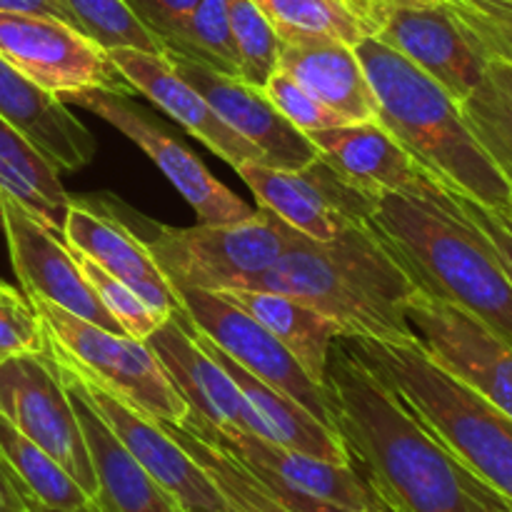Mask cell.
Segmentation results:
<instances>
[{"instance_id": "15", "label": "cell", "mask_w": 512, "mask_h": 512, "mask_svg": "<svg viewBox=\"0 0 512 512\" xmlns=\"http://www.w3.org/2000/svg\"><path fill=\"white\" fill-rule=\"evenodd\" d=\"M235 170L253 190L260 208L318 243H328L343 230L368 223L378 203V198L343 183L320 158L303 170L273 168L260 160L243 163Z\"/></svg>"}, {"instance_id": "9", "label": "cell", "mask_w": 512, "mask_h": 512, "mask_svg": "<svg viewBox=\"0 0 512 512\" xmlns=\"http://www.w3.org/2000/svg\"><path fill=\"white\" fill-rule=\"evenodd\" d=\"M0 55L55 98L85 88L135 93L98 43L53 15L0 10Z\"/></svg>"}, {"instance_id": "7", "label": "cell", "mask_w": 512, "mask_h": 512, "mask_svg": "<svg viewBox=\"0 0 512 512\" xmlns=\"http://www.w3.org/2000/svg\"><path fill=\"white\" fill-rule=\"evenodd\" d=\"M148 233L135 230L148 245L170 288L225 290L245 288L278 263L290 238V225L260 208L253 218L235 225L170 228L150 223Z\"/></svg>"}, {"instance_id": "43", "label": "cell", "mask_w": 512, "mask_h": 512, "mask_svg": "<svg viewBox=\"0 0 512 512\" xmlns=\"http://www.w3.org/2000/svg\"><path fill=\"white\" fill-rule=\"evenodd\" d=\"M0 512H33V498L0 460Z\"/></svg>"}, {"instance_id": "37", "label": "cell", "mask_w": 512, "mask_h": 512, "mask_svg": "<svg viewBox=\"0 0 512 512\" xmlns=\"http://www.w3.org/2000/svg\"><path fill=\"white\" fill-rule=\"evenodd\" d=\"M0 160L10 170H15L30 188L38 190L45 200L68 210L70 195L65 193L63 183H60L58 170L53 168V163L25 135H20L3 118H0Z\"/></svg>"}, {"instance_id": "47", "label": "cell", "mask_w": 512, "mask_h": 512, "mask_svg": "<svg viewBox=\"0 0 512 512\" xmlns=\"http://www.w3.org/2000/svg\"><path fill=\"white\" fill-rule=\"evenodd\" d=\"M370 493H373V490H370ZM370 508H373V512H395L383 498H378L375 493H373V505H370Z\"/></svg>"}, {"instance_id": "36", "label": "cell", "mask_w": 512, "mask_h": 512, "mask_svg": "<svg viewBox=\"0 0 512 512\" xmlns=\"http://www.w3.org/2000/svg\"><path fill=\"white\" fill-rule=\"evenodd\" d=\"M448 5L485 58L512 63V0H450Z\"/></svg>"}, {"instance_id": "50", "label": "cell", "mask_w": 512, "mask_h": 512, "mask_svg": "<svg viewBox=\"0 0 512 512\" xmlns=\"http://www.w3.org/2000/svg\"><path fill=\"white\" fill-rule=\"evenodd\" d=\"M445 3H450V0H445Z\"/></svg>"}, {"instance_id": "38", "label": "cell", "mask_w": 512, "mask_h": 512, "mask_svg": "<svg viewBox=\"0 0 512 512\" xmlns=\"http://www.w3.org/2000/svg\"><path fill=\"white\" fill-rule=\"evenodd\" d=\"M263 93L278 108V113L305 135L323 128H335V125H345V120L338 113H333L328 105L313 98L305 88H300L283 70H275V75L268 80Z\"/></svg>"}, {"instance_id": "22", "label": "cell", "mask_w": 512, "mask_h": 512, "mask_svg": "<svg viewBox=\"0 0 512 512\" xmlns=\"http://www.w3.org/2000/svg\"><path fill=\"white\" fill-rule=\"evenodd\" d=\"M280 38L278 70L328 105L345 123L375 120L378 103L353 45L303 30H275Z\"/></svg>"}, {"instance_id": "32", "label": "cell", "mask_w": 512, "mask_h": 512, "mask_svg": "<svg viewBox=\"0 0 512 512\" xmlns=\"http://www.w3.org/2000/svg\"><path fill=\"white\" fill-rule=\"evenodd\" d=\"M275 30H303L355 45L370 35L368 20L353 0H253Z\"/></svg>"}, {"instance_id": "16", "label": "cell", "mask_w": 512, "mask_h": 512, "mask_svg": "<svg viewBox=\"0 0 512 512\" xmlns=\"http://www.w3.org/2000/svg\"><path fill=\"white\" fill-rule=\"evenodd\" d=\"M0 228L8 240L15 275L28 298L48 300L100 328L123 333L113 315L88 288L63 238L45 228L30 210L8 195H0Z\"/></svg>"}, {"instance_id": "40", "label": "cell", "mask_w": 512, "mask_h": 512, "mask_svg": "<svg viewBox=\"0 0 512 512\" xmlns=\"http://www.w3.org/2000/svg\"><path fill=\"white\" fill-rule=\"evenodd\" d=\"M450 195H453L455 205L465 213V218L488 240L512 283V200L508 205H483L468 195L455 193V190H450Z\"/></svg>"}, {"instance_id": "14", "label": "cell", "mask_w": 512, "mask_h": 512, "mask_svg": "<svg viewBox=\"0 0 512 512\" xmlns=\"http://www.w3.org/2000/svg\"><path fill=\"white\" fill-rule=\"evenodd\" d=\"M68 368V365H65ZM73 370V368H70ZM85 398L103 418L110 433L120 440L135 463L180 505L183 512H230L218 485L190 458L188 450L168 433L160 420L150 418L133 403L120 398L105 385L73 370Z\"/></svg>"}, {"instance_id": "34", "label": "cell", "mask_w": 512, "mask_h": 512, "mask_svg": "<svg viewBox=\"0 0 512 512\" xmlns=\"http://www.w3.org/2000/svg\"><path fill=\"white\" fill-rule=\"evenodd\" d=\"M168 53L198 60L218 73L238 78V53L230 35L225 0H198L185 20L183 33L168 45Z\"/></svg>"}, {"instance_id": "35", "label": "cell", "mask_w": 512, "mask_h": 512, "mask_svg": "<svg viewBox=\"0 0 512 512\" xmlns=\"http://www.w3.org/2000/svg\"><path fill=\"white\" fill-rule=\"evenodd\" d=\"M70 255H73L75 265H78L80 275H83V280L88 283V288L93 290L95 298L100 300V305L113 315L115 323L120 325V330H123L128 338L145 340L160 323H163V320H168L160 318L155 310H150L128 285L120 283L118 278H113L108 270L100 268V265L95 263V260H90L88 255H83L80 250H70Z\"/></svg>"}, {"instance_id": "45", "label": "cell", "mask_w": 512, "mask_h": 512, "mask_svg": "<svg viewBox=\"0 0 512 512\" xmlns=\"http://www.w3.org/2000/svg\"><path fill=\"white\" fill-rule=\"evenodd\" d=\"M33 512H105V510L100 508V505L95 503V500H90L88 505H83V508H78V510H48V508H43V505H38L33 500Z\"/></svg>"}, {"instance_id": "39", "label": "cell", "mask_w": 512, "mask_h": 512, "mask_svg": "<svg viewBox=\"0 0 512 512\" xmlns=\"http://www.w3.org/2000/svg\"><path fill=\"white\" fill-rule=\"evenodd\" d=\"M48 353V335L28 298H0V360L13 355Z\"/></svg>"}, {"instance_id": "29", "label": "cell", "mask_w": 512, "mask_h": 512, "mask_svg": "<svg viewBox=\"0 0 512 512\" xmlns=\"http://www.w3.org/2000/svg\"><path fill=\"white\" fill-rule=\"evenodd\" d=\"M0 460L15 475L25 493L48 510H78L88 505L90 495L55 463L40 445L25 438L0 415Z\"/></svg>"}, {"instance_id": "3", "label": "cell", "mask_w": 512, "mask_h": 512, "mask_svg": "<svg viewBox=\"0 0 512 512\" xmlns=\"http://www.w3.org/2000/svg\"><path fill=\"white\" fill-rule=\"evenodd\" d=\"M245 288L293 295L335 320L350 338L413 343L405 303L418 288L368 223L328 243L290 230L278 263Z\"/></svg>"}, {"instance_id": "31", "label": "cell", "mask_w": 512, "mask_h": 512, "mask_svg": "<svg viewBox=\"0 0 512 512\" xmlns=\"http://www.w3.org/2000/svg\"><path fill=\"white\" fill-rule=\"evenodd\" d=\"M70 20L105 53L135 48L145 53H165L158 35L133 13L128 0H60Z\"/></svg>"}, {"instance_id": "44", "label": "cell", "mask_w": 512, "mask_h": 512, "mask_svg": "<svg viewBox=\"0 0 512 512\" xmlns=\"http://www.w3.org/2000/svg\"><path fill=\"white\" fill-rule=\"evenodd\" d=\"M0 10H20V13H43L53 18L65 20L73 25L68 10L60 5V0H0Z\"/></svg>"}, {"instance_id": "26", "label": "cell", "mask_w": 512, "mask_h": 512, "mask_svg": "<svg viewBox=\"0 0 512 512\" xmlns=\"http://www.w3.org/2000/svg\"><path fill=\"white\" fill-rule=\"evenodd\" d=\"M180 313V310H178ZM183 318V313H180ZM185 323V318H183ZM188 325V323H185ZM188 330L193 333L195 343L230 375L235 385L240 388L243 398L248 400L250 408L255 410L258 415L260 425L265 430V438L275 445H283V448L298 450V453L313 455V458L320 460H330V463H340V465H350V455L345 450L343 440L338 438L330 425H325L323 420L315 418L308 408L293 400L290 395L280 393V390L270 388L268 383L258 380L255 375H250L248 370L240 368L228 353L218 348L213 340L205 338L203 333L193 330L188 325Z\"/></svg>"}, {"instance_id": "49", "label": "cell", "mask_w": 512, "mask_h": 512, "mask_svg": "<svg viewBox=\"0 0 512 512\" xmlns=\"http://www.w3.org/2000/svg\"><path fill=\"white\" fill-rule=\"evenodd\" d=\"M353 3H355V8H358L360 13H363V5H365V0H353ZM363 18H365V15H363Z\"/></svg>"}, {"instance_id": "18", "label": "cell", "mask_w": 512, "mask_h": 512, "mask_svg": "<svg viewBox=\"0 0 512 512\" xmlns=\"http://www.w3.org/2000/svg\"><path fill=\"white\" fill-rule=\"evenodd\" d=\"M178 425L203 438L205 443L233 455L253 475L280 480L288 488L320 500H330L335 505H345V508L370 510L373 505L370 485L353 465L313 458V455L283 448V445H275L253 433H245V430L215 428L193 413H188V418Z\"/></svg>"}, {"instance_id": "23", "label": "cell", "mask_w": 512, "mask_h": 512, "mask_svg": "<svg viewBox=\"0 0 512 512\" xmlns=\"http://www.w3.org/2000/svg\"><path fill=\"white\" fill-rule=\"evenodd\" d=\"M0 118L30 140L58 173L80 170L95 158V138L65 108L0 55Z\"/></svg>"}, {"instance_id": "2", "label": "cell", "mask_w": 512, "mask_h": 512, "mask_svg": "<svg viewBox=\"0 0 512 512\" xmlns=\"http://www.w3.org/2000/svg\"><path fill=\"white\" fill-rule=\"evenodd\" d=\"M368 225L415 288L465 310L512 343V283L453 195L420 170L398 193L380 195Z\"/></svg>"}, {"instance_id": "20", "label": "cell", "mask_w": 512, "mask_h": 512, "mask_svg": "<svg viewBox=\"0 0 512 512\" xmlns=\"http://www.w3.org/2000/svg\"><path fill=\"white\" fill-rule=\"evenodd\" d=\"M145 345L163 365L173 388L183 395L190 413L215 428L245 430L265 438L255 410L230 375L195 343L178 310L145 338Z\"/></svg>"}, {"instance_id": "19", "label": "cell", "mask_w": 512, "mask_h": 512, "mask_svg": "<svg viewBox=\"0 0 512 512\" xmlns=\"http://www.w3.org/2000/svg\"><path fill=\"white\" fill-rule=\"evenodd\" d=\"M63 243L65 248L88 255L113 278L128 285L160 318H170L178 310V298L160 273L148 245L115 213L113 203L103 205L95 198H70Z\"/></svg>"}, {"instance_id": "1", "label": "cell", "mask_w": 512, "mask_h": 512, "mask_svg": "<svg viewBox=\"0 0 512 512\" xmlns=\"http://www.w3.org/2000/svg\"><path fill=\"white\" fill-rule=\"evenodd\" d=\"M325 393L350 465L395 512L512 510L340 340L330 350Z\"/></svg>"}, {"instance_id": "6", "label": "cell", "mask_w": 512, "mask_h": 512, "mask_svg": "<svg viewBox=\"0 0 512 512\" xmlns=\"http://www.w3.org/2000/svg\"><path fill=\"white\" fill-rule=\"evenodd\" d=\"M48 335V355L60 365L105 385L160 423H183L190 408L173 388L145 340L113 333L60 305L28 298Z\"/></svg>"}, {"instance_id": "5", "label": "cell", "mask_w": 512, "mask_h": 512, "mask_svg": "<svg viewBox=\"0 0 512 512\" xmlns=\"http://www.w3.org/2000/svg\"><path fill=\"white\" fill-rule=\"evenodd\" d=\"M340 345L378 375L475 475L512 503V418L430 358L418 343L340 335Z\"/></svg>"}, {"instance_id": "28", "label": "cell", "mask_w": 512, "mask_h": 512, "mask_svg": "<svg viewBox=\"0 0 512 512\" xmlns=\"http://www.w3.org/2000/svg\"><path fill=\"white\" fill-rule=\"evenodd\" d=\"M460 113L512 188V63L488 60L480 83L460 103Z\"/></svg>"}, {"instance_id": "27", "label": "cell", "mask_w": 512, "mask_h": 512, "mask_svg": "<svg viewBox=\"0 0 512 512\" xmlns=\"http://www.w3.org/2000/svg\"><path fill=\"white\" fill-rule=\"evenodd\" d=\"M215 293L225 295L230 303L253 315L258 323H263L298 360L308 378L318 383L320 388H325L330 350H333L338 335H343L335 320L315 310L313 305L303 303L293 295L275 293V290L225 288L215 290Z\"/></svg>"}, {"instance_id": "46", "label": "cell", "mask_w": 512, "mask_h": 512, "mask_svg": "<svg viewBox=\"0 0 512 512\" xmlns=\"http://www.w3.org/2000/svg\"><path fill=\"white\" fill-rule=\"evenodd\" d=\"M368 3H378V5H433V3H443V0H368Z\"/></svg>"}, {"instance_id": "41", "label": "cell", "mask_w": 512, "mask_h": 512, "mask_svg": "<svg viewBox=\"0 0 512 512\" xmlns=\"http://www.w3.org/2000/svg\"><path fill=\"white\" fill-rule=\"evenodd\" d=\"M128 5L158 35L168 53V45L183 33L185 20L190 18L198 0H128Z\"/></svg>"}, {"instance_id": "30", "label": "cell", "mask_w": 512, "mask_h": 512, "mask_svg": "<svg viewBox=\"0 0 512 512\" xmlns=\"http://www.w3.org/2000/svg\"><path fill=\"white\" fill-rule=\"evenodd\" d=\"M168 433L183 445L190 458L210 475L218 490L223 493L230 512H290L280 500L265 490V485L245 468L243 463L228 455L225 450L205 443L198 435L188 433L185 428L173 423H163Z\"/></svg>"}, {"instance_id": "25", "label": "cell", "mask_w": 512, "mask_h": 512, "mask_svg": "<svg viewBox=\"0 0 512 512\" xmlns=\"http://www.w3.org/2000/svg\"><path fill=\"white\" fill-rule=\"evenodd\" d=\"M308 138L318 148L320 160L343 183L370 198L405 190L420 173L415 160L378 120L315 130Z\"/></svg>"}, {"instance_id": "4", "label": "cell", "mask_w": 512, "mask_h": 512, "mask_svg": "<svg viewBox=\"0 0 512 512\" xmlns=\"http://www.w3.org/2000/svg\"><path fill=\"white\" fill-rule=\"evenodd\" d=\"M353 48L378 103L375 120L415 165L478 203L508 205L510 183L470 133L458 100L375 35H365Z\"/></svg>"}, {"instance_id": "12", "label": "cell", "mask_w": 512, "mask_h": 512, "mask_svg": "<svg viewBox=\"0 0 512 512\" xmlns=\"http://www.w3.org/2000/svg\"><path fill=\"white\" fill-rule=\"evenodd\" d=\"M363 15L370 35L418 65L458 103L483 78L488 58L445 0L433 5H378L365 0Z\"/></svg>"}, {"instance_id": "21", "label": "cell", "mask_w": 512, "mask_h": 512, "mask_svg": "<svg viewBox=\"0 0 512 512\" xmlns=\"http://www.w3.org/2000/svg\"><path fill=\"white\" fill-rule=\"evenodd\" d=\"M108 55L135 93H143L145 98L153 100L160 110H165L190 135H195L205 148L223 158L230 168H240L253 160L263 163L260 150L220 120L203 93L175 70L168 53L118 48L110 50Z\"/></svg>"}, {"instance_id": "17", "label": "cell", "mask_w": 512, "mask_h": 512, "mask_svg": "<svg viewBox=\"0 0 512 512\" xmlns=\"http://www.w3.org/2000/svg\"><path fill=\"white\" fill-rule=\"evenodd\" d=\"M170 60L175 70L203 93L220 120L260 150L263 163L283 170H303L320 158L313 140L290 125L263 90L183 55H170Z\"/></svg>"}, {"instance_id": "33", "label": "cell", "mask_w": 512, "mask_h": 512, "mask_svg": "<svg viewBox=\"0 0 512 512\" xmlns=\"http://www.w3.org/2000/svg\"><path fill=\"white\" fill-rule=\"evenodd\" d=\"M225 8L238 53V80L263 90L278 70V33L253 0H225Z\"/></svg>"}, {"instance_id": "42", "label": "cell", "mask_w": 512, "mask_h": 512, "mask_svg": "<svg viewBox=\"0 0 512 512\" xmlns=\"http://www.w3.org/2000/svg\"><path fill=\"white\" fill-rule=\"evenodd\" d=\"M255 478H258L260 483L265 485V490H268L275 500H280V503H283L290 512H373V508L353 510V508H345V505L330 503V500L313 498V495L300 493V490L288 488V485H283L280 480L265 478V475H255Z\"/></svg>"}, {"instance_id": "48", "label": "cell", "mask_w": 512, "mask_h": 512, "mask_svg": "<svg viewBox=\"0 0 512 512\" xmlns=\"http://www.w3.org/2000/svg\"><path fill=\"white\" fill-rule=\"evenodd\" d=\"M15 293V288H10L8 283H3V280H0V298H8V295H13Z\"/></svg>"}, {"instance_id": "10", "label": "cell", "mask_w": 512, "mask_h": 512, "mask_svg": "<svg viewBox=\"0 0 512 512\" xmlns=\"http://www.w3.org/2000/svg\"><path fill=\"white\" fill-rule=\"evenodd\" d=\"M173 293L178 298V310L190 328L213 340L250 375L298 400L315 418L333 428L325 388L308 378L298 360L263 323L215 290L175 288Z\"/></svg>"}, {"instance_id": "51", "label": "cell", "mask_w": 512, "mask_h": 512, "mask_svg": "<svg viewBox=\"0 0 512 512\" xmlns=\"http://www.w3.org/2000/svg\"><path fill=\"white\" fill-rule=\"evenodd\" d=\"M510 512H512V510H510Z\"/></svg>"}, {"instance_id": "11", "label": "cell", "mask_w": 512, "mask_h": 512, "mask_svg": "<svg viewBox=\"0 0 512 512\" xmlns=\"http://www.w3.org/2000/svg\"><path fill=\"white\" fill-rule=\"evenodd\" d=\"M58 100L90 110L98 118H103L105 123L113 125L115 130L128 135L163 170V175L173 183V188L188 200L200 223L235 225L255 215V210L243 198H238L233 190L225 188L215 175H210V170L200 163V158H195L183 143L170 138L148 115L140 113L130 103L128 95L105 88H85L60 95Z\"/></svg>"}, {"instance_id": "8", "label": "cell", "mask_w": 512, "mask_h": 512, "mask_svg": "<svg viewBox=\"0 0 512 512\" xmlns=\"http://www.w3.org/2000/svg\"><path fill=\"white\" fill-rule=\"evenodd\" d=\"M0 415L45 450L90 495H98L93 460L58 365L48 353L0 360Z\"/></svg>"}, {"instance_id": "24", "label": "cell", "mask_w": 512, "mask_h": 512, "mask_svg": "<svg viewBox=\"0 0 512 512\" xmlns=\"http://www.w3.org/2000/svg\"><path fill=\"white\" fill-rule=\"evenodd\" d=\"M55 365H58L65 390H68V398L80 420L85 443H88L90 460H93L95 478H98L95 503L105 512H183L110 433L108 425L85 398L73 370L60 363Z\"/></svg>"}, {"instance_id": "13", "label": "cell", "mask_w": 512, "mask_h": 512, "mask_svg": "<svg viewBox=\"0 0 512 512\" xmlns=\"http://www.w3.org/2000/svg\"><path fill=\"white\" fill-rule=\"evenodd\" d=\"M405 323L430 358L512 418V343L465 310L420 290L405 303Z\"/></svg>"}]
</instances>
